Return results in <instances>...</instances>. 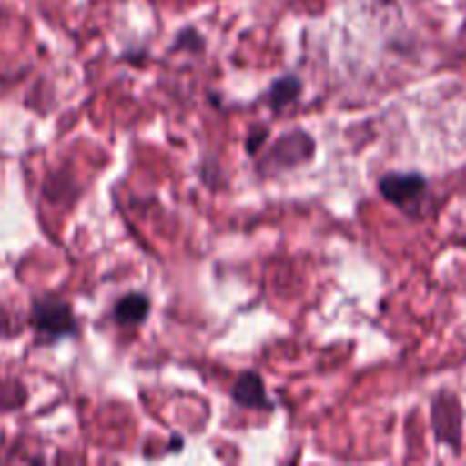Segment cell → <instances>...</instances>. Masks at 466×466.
<instances>
[{
  "mask_svg": "<svg viewBox=\"0 0 466 466\" xmlns=\"http://www.w3.org/2000/svg\"><path fill=\"white\" fill-rule=\"evenodd\" d=\"M232 400L241 408L248 410H271V400L267 399V390H264L262 378L255 371L241 373L232 385Z\"/></svg>",
  "mask_w": 466,
  "mask_h": 466,
  "instance_id": "277c9868",
  "label": "cell"
},
{
  "mask_svg": "<svg viewBox=\"0 0 466 466\" xmlns=\"http://www.w3.org/2000/svg\"><path fill=\"white\" fill-rule=\"evenodd\" d=\"M300 91H303V82H300L299 76L289 73V76L278 77L271 85V89H268V105L276 112H280V109H285L287 105H291L299 98Z\"/></svg>",
  "mask_w": 466,
  "mask_h": 466,
  "instance_id": "52a82bcc",
  "label": "cell"
},
{
  "mask_svg": "<svg viewBox=\"0 0 466 466\" xmlns=\"http://www.w3.org/2000/svg\"><path fill=\"white\" fill-rule=\"evenodd\" d=\"M150 312V300L146 294L139 291H132L126 294L114 308V319H116L121 326H137V323L144 321Z\"/></svg>",
  "mask_w": 466,
  "mask_h": 466,
  "instance_id": "8992f818",
  "label": "cell"
},
{
  "mask_svg": "<svg viewBox=\"0 0 466 466\" xmlns=\"http://www.w3.org/2000/svg\"><path fill=\"white\" fill-rule=\"evenodd\" d=\"M432 421H435L437 437L449 444H458L460 435V405L451 396H437L432 405Z\"/></svg>",
  "mask_w": 466,
  "mask_h": 466,
  "instance_id": "5b68a950",
  "label": "cell"
},
{
  "mask_svg": "<svg viewBox=\"0 0 466 466\" xmlns=\"http://www.w3.org/2000/svg\"><path fill=\"white\" fill-rule=\"evenodd\" d=\"M30 326L41 341H57L66 335H76L77 323L73 308L57 296H39L32 300Z\"/></svg>",
  "mask_w": 466,
  "mask_h": 466,
  "instance_id": "6da1fadb",
  "label": "cell"
},
{
  "mask_svg": "<svg viewBox=\"0 0 466 466\" xmlns=\"http://www.w3.org/2000/svg\"><path fill=\"white\" fill-rule=\"evenodd\" d=\"M378 189L382 198L394 203L403 212L414 214L421 209L423 198L428 196V180L421 173H387Z\"/></svg>",
  "mask_w": 466,
  "mask_h": 466,
  "instance_id": "7a4b0ae2",
  "label": "cell"
},
{
  "mask_svg": "<svg viewBox=\"0 0 466 466\" xmlns=\"http://www.w3.org/2000/svg\"><path fill=\"white\" fill-rule=\"evenodd\" d=\"M314 141L312 137L305 132L294 130L289 135H282L280 139L273 144L271 153H268V164L276 168H291L303 164L305 159L312 157Z\"/></svg>",
  "mask_w": 466,
  "mask_h": 466,
  "instance_id": "3957f363",
  "label": "cell"
},
{
  "mask_svg": "<svg viewBox=\"0 0 466 466\" xmlns=\"http://www.w3.org/2000/svg\"><path fill=\"white\" fill-rule=\"evenodd\" d=\"M267 137H268L267 127H264V126H255L253 130H250L248 141H246V150H248L250 155H255L259 148H262V144H264V139H267Z\"/></svg>",
  "mask_w": 466,
  "mask_h": 466,
  "instance_id": "ba28073f",
  "label": "cell"
}]
</instances>
